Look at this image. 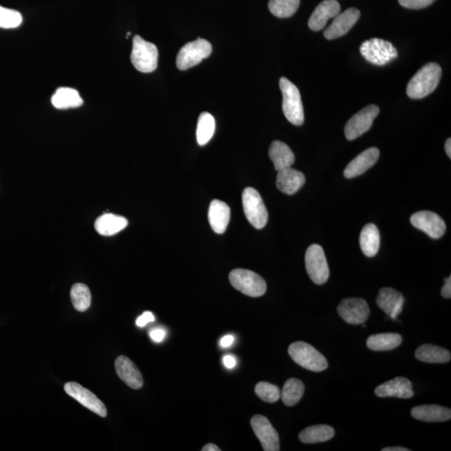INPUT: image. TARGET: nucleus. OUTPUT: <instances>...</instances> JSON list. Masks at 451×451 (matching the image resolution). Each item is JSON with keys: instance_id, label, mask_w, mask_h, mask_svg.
Wrapping results in <instances>:
<instances>
[{"instance_id": "f257e3e1", "label": "nucleus", "mask_w": 451, "mask_h": 451, "mask_svg": "<svg viewBox=\"0 0 451 451\" xmlns=\"http://www.w3.org/2000/svg\"><path fill=\"white\" fill-rule=\"evenodd\" d=\"M442 76L441 66L429 63L422 67L407 85V93L411 99H423L432 94L440 83Z\"/></svg>"}, {"instance_id": "f03ea898", "label": "nucleus", "mask_w": 451, "mask_h": 451, "mask_svg": "<svg viewBox=\"0 0 451 451\" xmlns=\"http://www.w3.org/2000/svg\"><path fill=\"white\" fill-rule=\"evenodd\" d=\"M279 86L283 94V111L285 117L293 125H303L304 113L299 89L285 77L280 79Z\"/></svg>"}, {"instance_id": "7ed1b4c3", "label": "nucleus", "mask_w": 451, "mask_h": 451, "mask_svg": "<svg viewBox=\"0 0 451 451\" xmlns=\"http://www.w3.org/2000/svg\"><path fill=\"white\" fill-rule=\"evenodd\" d=\"M288 354L297 365L310 371L322 372L329 366L325 356L308 343H292L288 347Z\"/></svg>"}, {"instance_id": "20e7f679", "label": "nucleus", "mask_w": 451, "mask_h": 451, "mask_svg": "<svg viewBox=\"0 0 451 451\" xmlns=\"http://www.w3.org/2000/svg\"><path fill=\"white\" fill-rule=\"evenodd\" d=\"M131 60L138 72H153L158 65V49L154 44L136 35L133 38Z\"/></svg>"}, {"instance_id": "39448f33", "label": "nucleus", "mask_w": 451, "mask_h": 451, "mask_svg": "<svg viewBox=\"0 0 451 451\" xmlns=\"http://www.w3.org/2000/svg\"><path fill=\"white\" fill-rule=\"evenodd\" d=\"M229 281L234 288L247 296L258 297L267 291V284L262 277L247 269H234L230 272Z\"/></svg>"}, {"instance_id": "423d86ee", "label": "nucleus", "mask_w": 451, "mask_h": 451, "mask_svg": "<svg viewBox=\"0 0 451 451\" xmlns=\"http://www.w3.org/2000/svg\"><path fill=\"white\" fill-rule=\"evenodd\" d=\"M244 213L252 226L262 229L267 225L268 213L259 192L254 188H247L243 192Z\"/></svg>"}, {"instance_id": "0eeeda50", "label": "nucleus", "mask_w": 451, "mask_h": 451, "mask_svg": "<svg viewBox=\"0 0 451 451\" xmlns=\"http://www.w3.org/2000/svg\"><path fill=\"white\" fill-rule=\"evenodd\" d=\"M360 53L371 64L379 66L386 65L398 57L394 45L378 38L365 41L360 47Z\"/></svg>"}, {"instance_id": "6e6552de", "label": "nucleus", "mask_w": 451, "mask_h": 451, "mask_svg": "<svg viewBox=\"0 0 451 451\" xmlns=\"http://www.w3.org/2000/svg\"><path fill=\"white\" fill-rule=\"evenodd\" d=\"M213 47L208 40L197 39L185 44L177 57V66L181 70L193 67L212 54Z\"/></svg>"}, {"instance_id": "1a4fd4ad", "label": "nucleus", "mask_w": 451, "mask_h": 451, "mask_svg": "<svg viewBox=\"0 0 451 451\" xmlns=\"http://www.w3.org/2000/svg\"><path fill=\"white\" fill-rule=\"evenodd\" d=\"M306 270L314 284H324L329 278V268L324 249L318 244L310 246L305 254Z\"/></svg>"}, {"instance_id": "9d476101", "label": "nucleus", "mask_w": 451, "mask_h": 451, "mask_svg": "<svg viewBox=\"0 0 451 451\" xmlns=\"http://www.w3.org/2000/svg\"><path fill=\"white\" fill-rule=\"evenodd\" d=\"M379 114L378 106L370 105L359 110L353 117L347 122L345 128L346 138L354 140L365 134L373 125L375 119Z\"/></svg>"}, {"instance_id": "9b49d317", "label": "nucleus", "mask_w": 451, "mask_h": 451, "mask_svg": "<svg viewBox=\"0 0 451 451\" xmlns=\"http://www.w3.org/2000/svg\"><path fill=\"white\" fill-rule=\"evenodd\" d=\"M338 313L343 320L352 325L365 324L370 316V308L365 300L350 297L341 301Z\"/></svg>"}, {"instance_id": "f8f14e48", "label": "nucleus", "mask_w": 451, "mask_h": 451, "mask_svg": "<svg viewBox=\"0 0 451 451\" xmlns=\"http://www.w3.org/2000/svg\"><path fill=\"white\" fill-rule=\"evenodd\" d=\"M251 426L265 451L280 450L279 434L268 418L256 415L252 418Z\"/></svg>"}, {"instance_id": "ddd939ff", "label": "nucleus", "mask_w": 451, "mask_h": 451, "mask_svg": "<svg viewBox=\"0 0 451 451\" xmlns=\"http://www.w3.org/2000/svg\"><path fill=\"white\" fill-rule=\"evenodd\" d=\"M64 388L66 394L77 400L83 407L90 409V411L96 413L97 415L101 417H106L107 409L104 403L101 400H99L97 396L94 395L92 392L76 382L66 383Z\"/></svg>"}, {"instance_id": "4468645a", "label": "nucleus", "mask_w": 451, "mask_h": 451, "mask_svg": "<svg viewBox=\"0 0 451 451\" xmlns=\"http://www.w3.org/2000/svg\"><path fill=\"white\" fill-rule=\"evenodd\" d=\"M411 222L413 227L423 231L433 239L441 238L446 231L444 220L438 214L429 211H422L413 214Z\"/></svg>"}, {"instance_id": "2eb2a0df", "label": "nucleus", "mask_w": 451, "mask_h": 451, "mask_svg": "<svg viewBox=\"0 0 451 451\" xmlns=\"http://www.w3.org/2000/svg\"><path fill=\"white\" fill-rule=\"evenodd\" d=\"M360 17V11L355 8H350L343 13H339L330 26L325 31L327 40H335L347 34Z\"/></svg>"}, {"instance_id": "dca6fc26", "label": "nucleus", "mask_w": 451, "mask_h": 451, "mask_svg": "<svg viewBox=\"0 0 451 451\" xmlns=\"http://www.w3.org/2000/svg\"><path fill=\"white\" fill-rule=\"evenodd\" d=\"M376 303L388 318L396 320L403 310L404 297L401 293L391 288L380 289Z\"/></svg>"}, {"instance_id": "f3484780", "label": "nucleus", "mask_w": 451, "mask_h": 451, "mask_svg": "<svg viewBox=\"0 0 451 451\" xmlns=\"http://www.w3.org/2000/svg\"><path fill=\"white\" fill-rule=\"evenodd\" d=\"M115 369L119 378L133 390H139L144 384V380L138 368L126 356L121 355L115 359Z\"/></svg>"}, {"instance_id": "a211bd4d", "label": "nucleus", "mask_w": 451, "mask_h": 451, "mask_svg": "<svg viewBox=\"0 0 451 451\" xmlns=\"http://www.w3.org/2000/svg\"><path fill=\"white\" fill-rule=\"evenodd\" d=\"M341 8L337 0H325L314 10L309 20V26L313 31L324 28L330 19L341 13Z\"/></svg>"}, {"instance_id": "6ab92c4d", "label": "nucleus", "mask_w": 451, "mask_h": 451, "mask_svg": "<svg viewBox=\"0 0 451 451\" xmlns=\"http://www.w3.org/2000/svg\"><path fill=\"white\" fill-rule=\"evenodd\" d=\"M379 157V150L378 148L367 149L347 164L345 172H343L345 177L347 179H351V178L362 175L377 163Z\"/></svg>"}, {"instance_id": "aec40b11", "label": "nucleus", "mask_w": 451, "mask_h": 451, "mask_svg": "<svg viewBox=\"0 0 451 451\" xmlns=\"http://www.w3.org/2000/svg\"><path fill=\"white\" fill-rule=\"evenodd\" d=\"M375 392L376 395L382 398L397 397L400 399H409L413 396L412 383L404 377H397L380 384L375 388Z\"/></svg>"}, {"instance_id": "412c9836", "label": "nucleus", "mask_w": 451, "mask_h": 451, "mask_svg": "<svg viewBox=\"0 0 451 451\" xmlns=\"http://www.w3.org/2000/svg\"><path fill=\"white\" fill-rule=\"evenodd\" d=\"M306 178L303 173L292 167L281 170L277 176L276 185L279 191L293 195L303 188Z\"/></svg>"}, {"instance_id": "4be33fe9", "label": "nucleus", "mask_w": 451, "mask_h": 451, "mask_svg": "<svg viewBox=\"0 0 451 451\" xmlns=\"http://www.w3.org/2000/svg\"><path fill=\"white\" fill-rule=\"evenodd\" d=\"M230 208L224 202L213 200L208 210V221L211 227L218 234L224 233L229 224Z\"/></svg>"}, {"instance_id": "5701e85b", "label": "nucleus", "mask_w": 451, "mask_h": 451, "mask_svg": "<svg viewBox=\"0 0 451 451\" xmlns=\"http://www.w3.org/2000/svg\"><path fill=\"white\" fill-rule=\"evenodd\" d=\"M411 416L418 420L425 422H444L450 420V409L441 405H420L411 409Z\"/></svg>"}, {"instance_id": "b1692460", "label": "nucleus", "mask_w": 451, "mask_h": 451, "mask_svg": "<svg viewBox=\"0 0 451 451\" xmlns=\"http://www.w3.org/2000/svg\"><path fill=\"white\" fill-rule=\"evenodd\" d=\"M269 156L274 164L276 171L278 172L292 167L295 161V156L291 149L287 144L279 142V140H275L271 144L270 148H269Z\"/></svg>"}, {"instance_id": "393cba45", "label": "nucleus", "mask_w": 451, "mask_h": 451, "mask_svg": "<svg viewBox=\"0 0 451 451\" xmlns=\"http://www.w3.org/2000/svg\"><path fill=\"white\" fill-rule=\"evenodd\" d=\"M128 225L127 219L113 213H105L97 219L95 229L102 236H113L125 229Z\"/></svg>"}, {"instance_id": "a878e982", "label": "nucleus", "mask_w": 451, "mask_h": 451, "mask_svg": "<svg viewBox=\"0 0 451 451\" xmlns=\"http://www.w3.org/2000/svg\"><path fill=\"white\" fill-rule=\"evenodd\" d=\"M360 248L368 258H373L378 254L380 246V233L373 223L363 227L359 237Z\"/></svg>"}, {"instance_id": "bb28decb", "label": "nucleus", "mask_w": 451, "mask_h": 451, "mask_svg": "<svg viewBox=\"0 0 451 451\" xmlns=\"http://www.w3.org/2000/svg\"><path fill=\"white\" fill-rule=\"evenodd\" d=\"M52 105L56 109L66 110L77 108L83 105L80 93L69 87H61L57 89L51 98Z\"/></svg>"}, {"instance_id": "cd10ccee", "label": "nucleus", "mask_w": 451, "mask_h": 451, "mask_svg": "<svg viewBox=\"0 0 451 451\" xmlns=\"http://www.w3.org/2000/svg\"><path fill=\"white\" fill-rule=\"evenodd\" d=\"M416 357L422 362L443 363L449 362L451 359L450 352L433 345H424L418 347Z\"/></svg>"}, {"instance_id": "c85d7f7f", "label": "nucleus", "mask_w": 451, "mask_h": 451, "mask_svg": "<svg viewBox=\"0 0 451 451\" xmlns=\"http://www.w3.org/2000/svg\"><path fill=\"white\" fill-rule=\"evenodd\" d=\"M334 429L329 425H318L309 426L301 432L300 440L304 444H315L325 442L334 436Z\"/></svg>"}, {"instance_id": "c756f323", "label": "nucleus", "mask_w": 451, "mask_h": 451, "mask_svg": "<svg viewBox=\"0 0 451 451\" xmlns=\"http://www.w3.org/2000/svg\"><path fill=\"white\" fill-rule=\"evenodd\" d=\"M402 343L399 334L386 333L371 335L367 339V346L374 351H388L396 349Z\"/></svg>"}, {"instance_id": "7c9ffc66", "label": "nucleus", "mask_w": 451, "mask_h": 451, "mask_svg": "<svg viewBox=\"0 0 451 451\" xmlns=\"http://www.w3.org/2000/svg\"><path fill=\"white\" fill-rule=\"evenodd\" d=\"M304 393V384L300 379H289L284 384L281 398L287 407H293L300 402Z\"/></svg>"}, {"instance_id": "2f4dec72", "label": "nucleus", "mask_w": 451, "mask_h": 451, "mask_svg": "<svg viewBox=\"0 0 451 451\" xmlns=\"http://www.w3.org/2000/svg\"><path fill=\"white\" fill-rule=\"evenodd\" d=\"M215 120L212 115L204 113L198 118L197 140L200 146H205L212 139L215 132Z\"/></svg>"}, {"instance_id": "473e14b6", "label": "nucleus", "mask_w": 451, "mask_h": 451, "mask_svg": "<svg viewBox=\"0 0 451 451\" xmlns=\"http://www.w3.org/2000/svg\"><path fill=\"white\" fill-rule=\"evenodd\" d=\"M74 308L79 312H85L92 304V293L85 284H76L70 291Z\"/></svg>"}, {"instance_id": "72a5a7b5", "label": "nucleus", "mask_w": 451, "mask_h": 451, "mask_svg": "<svg viewBox=\"0 0 451 451\" xmlns=\"http://www.w3.org/2000/svg\"><path fill=\"white\" fill-rule=\"evenodd\" d=\"M300 5V0H270L268 9L279 18H289L296 13Z\"/></svg>"}, {"instance_id": "f704fd0d", "label": "nucleus", "mask_w": 451, "mask_h": 451, "mask_svg": "<svg viewBox=\"0 0 451 451\" xmlns=\"http://www.w3.org/2000/svg\"><path fill=\"white\" fill-rule=\"evenodd\" d=\"M256 395L265 402L275 403L281 398L278 386L268 382H259L255 387Z\"/></svg>"}, {"instance_id": "c9c22d12", "label": "nucleus", "mask_w": 451, "mask_h": 451, "mask_svg": "<svg viewBox=\"0 0 451 451\" xmlns=\"http://www.w3.org/2000/svg\"><path fill=\"white\" fill-rule=\"evenodd\" d=\"M22 22L23 17L19 12L0 6V28H18Z\"/></svg>"}, {"instance_id": "e433bc0d", "label": "nucleus", "mask_w": 451, "mask_h": 451, "mask_svg": "<svg viewBox=\"0 0 451 451\" xmlns=\"http://www.w3.org/2000/svg\"><path fill=\"white\" fill-rule=\"evenodd\" d=\"M436 0H399L400 5L407 9L420 10L432 6Z\"/></svg>"}, {"instance_id": "4c0bfd02", "label": "nucleus", "mask_w": 451, "mask_h": 451, "mask_svg": "<svg viewBox=\"0 0 451 451\" xmlns=\"http://www.w3.org/2000/svg\"><path fill=\"white\" fill-rule=\"evenodd\" d=\"M155 317L153 315V313L151 312H145L142 316H140L138 320H136V324L140 328H143L149 322H154Z\"/></svg>"}, {"instance_id": "58836bf2", "label": "nucleus", "mask_w": 451, "mask_h": 451, "mask_svg": "<svg viewBox=\"0 0 451 451\" xmlns=\"http://www.w3.org/2000/svg\"><path fill=\"white\" fill-rule=\"evenodd\" d=\"M150 337L156 343L163 342L165 337V331L161 328L152 329L150 332Z\"/></svg>"}, {"instance_id": "ea45409f", "label": "nucleus", "mask_w": 451, "mask_h": 451, "mask_svg": "<svg viewBox=\"0 0 451 451\" xmlns=\"http://www.w3.org/2000/svg\"><path fill=\"white\" fill-rule=\"evenodd\" d=\"M441 295L445 299H450L451 297V277L445 279L444 287L441 289Z\"/></svg>"}, {"instance_id": "a19ab883", "label": "nucleus", "mask_w": 451, "mask_h": 451, "mask_svg": "<svg viewBox=\"0 0 451 451\" xmlns=\"http://www.w3.org/2000/svg\"><path fill=\"white\" fill-rule=\"evenodd\" d=\"M222 362L224 363V366L227 369H233V368L237 365V360L233 357V355H225L222 359Z\"/></svg>"}, {"instance_id": "79ce46f5", "label": "nucleus", "mask_w": 451, "mask_h": 451, "mask_svg": "<svg viewBox=\"0 0 451 451\" xmlns=\"http://www.w3.org/2000/svg\"><path fill=\"white\" fill-rule=\"evenodd\" d=\"M235 338L233 335H226V336L222 337L220 341V346L222 347H229L233 345Z\"/></svg>"}, {"instance_id": "37998d69", "label": "nucleus", "mask_w": 451, "mask_h": 451, "mask_svg": "<svg viewBox=\"0 0 451 451\" xmlns=\"http://www.w3.org/2000/svg\"><path fill=\"white\" fill-rule=\"evenodd\" d=\"M202 451H221V449L219 448L218 445L211 443V444L206 445L204 448L202 449Z\"/></svg>"}, {"instance_id": "c03bdc74", "label": "nucleus", "mask_w": 451, "mask_h": 451, "mask_svg": "<svg viewBox=\"0 0 451 451\" xmlns=\"http://www.w3.org/2000/svg\"><path fill=\"white\" fill-rule=\"evenodd\" d=\"M411 450L404 448V447H386L382 451H409Z\"/></svg>"}, {"instance_id": "a18cd8bd", "label": "nucleus", "mask_w": 451, "mask_h": 451, "mask_svg": "<svg viewBox=\"0 0 451 451\" xmlns=\"http://www.w3.org/2000/svg\"><path fill=\"white\" fill-rule=\"evenodd\" d=\"M445 149L447 156L451 157V139H447L445 145Z\"/></svg>"}]
</instances>
